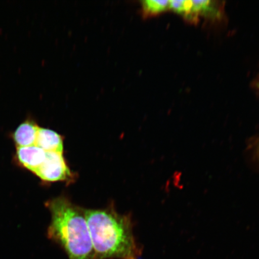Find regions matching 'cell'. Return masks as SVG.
Returning a JSON list of instances; mask_svg holds the SVG:
<instances>
[{
	"label": "cell",
	"instance_id": "obj_1",
	"mask_svg": "<svg viewBox=\"0 0 259 259\" xmlns=\"http://www.w3.org/2000/svg\"><path fill=\"white\" fill-rule=\"evenodd\" d=\"M93 242L94 259H139L140 250L132 220L115 210H84Z\"/></svg>",
	"mask_w": 259,
	"mask_h": 259
},
{
	"label": "cell",
	"instance_id": "obj_7",
	"mask_svg": "<svg viewBox=\"0 0 259 259\" xmlns=\"http://www.w3.org/2000/svg\"><path fill=\"white\" fill-rule=\"evenodd\" d=\"M215 2L209 0H192L189 1V9L186 17L189 18H196L200 15H210L215 14Z\"/></svg>",
	"mask_w": 259,
	"mask_h": 259
},
{
	"label": "cell",
	"instance_id": "obj_8",
	"mask_svg": "<svg viewBox=\"0 0 259 259\" xmlns=\"http://www.w3.org/2000/svg\"><path fill=\"white\" fill-rule=\"evenodd\" d=\"M143 8L148 14H157L169 8V1L146 0L143 2Z\"/></svg>",
	"mask_w": 259,
	"mask_h": 259
},
{
	"label": "cell",
	"instance_id": "obj_3",
	"mask_svg": "<svg viewBox=\"0 0 259 259\" xmlns=\"http://www.w3.org/2000/svg\"><path fill=\"white\" fill-rule=\"evenodd\" d=\"M33 172L44 181L57 182L73 179V174L68 167L62 153L47 152L44 163Z\"/></svg>",
	"mask_w": 259,
	"mask_h": 259
},
{
	"label": "cell",
	"instance_id": "obj_5",
	"mask_svg": "<svg viewBox=\"0 0 259 259\" xmlns=\"http://www.w3.org/2000/svg\"><path fill=\"white\" fill-rule=\"evenodd\" d=\"M45 152L63 153V140L59 134L52 130L39 128L35 145Z\"/></svg>",
	"mask_w": 259,
	"mask_h": 259
},
{
	"label": "cell",
	"instance_id": "obj_4",
	"mask_svg": "<svg viewBox=\"0 0 259 259\" xmlns=\"http://www.w3.org/2000/svg\"><path fill=\"white\" fill-rule=\"evenodd\" d=\"M18 160L22 166L33 171L44 163L47 152L35 145L17 147L16 152Z\"/></svg>",
	"mask_w": 259,
	"mask_h": 259
},
{
	"label": "cell",
	"instance_id": "obj_9",
	"mask_svg": "<svg viewBox=\"0 0 259 259\" xmlns=\"http://www.w3.org/2000/svg\"><path fill=\"white\" fill-rule=\"evenodd\" d=\"M188 6H189V1L173 0V1H169V9L172 10L178 14L186 16L187 14Z\"/></svg>",
	"mask_w": 259,
	"mask_h": 259
},
{
	"label": "cell",
	"instance_id": "obj_2",
	"mask_svg": "<svg viewBox=\"0 0 259 259\" xmlns=\"http://www.w3.org/2000/svg\"><path fill=\"white\" fill-rule=\"evenodd\" d=\"M52 214L49 237L61 245L69 259H94V251L85 212L59 197L48 202Z\"/></svg>",
	"mask_w": 259,
	"mask_h": 259
},
{
	"label": "cell",
	"instance_id": "obj_6",
	"mask_svg": "<svg viewBox=\"0 0 259 259\" xmlns=\"http://www.w3.org/2000/svg\"><path fill=\"white\" fill-rule=\"evenodd\" d=\"M39 127L34 121L26 120L21 123L13 135V139L18 147L35 145Z\"/></svg>",
	"mask_w": 259,
	"mask_h": 259
}]
</instances>
